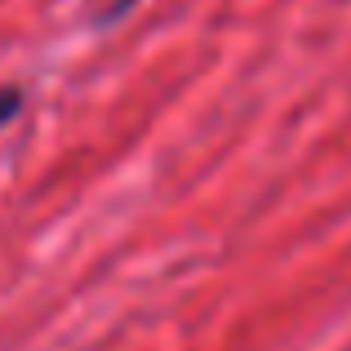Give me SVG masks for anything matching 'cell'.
<instances>
[{
    "instance_id": "6da1fadb",
    "label": "cell",
    "mask_w": 351,
    "mask_h": 351,
    "mask_svg": "<svg viewBox=\"0 0 351 351\" xmlns=\"http://www.w3.org/2000/svg\"><path fill=\"white\" fill-rule=\"evenodd\" d=\"M18 103H23V94H18V89H0V125L18 116Z\"/></svg>"
}]
</instances>
